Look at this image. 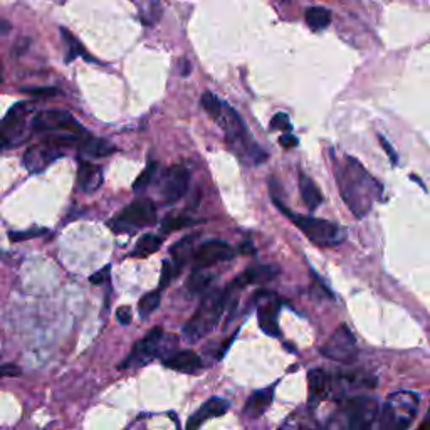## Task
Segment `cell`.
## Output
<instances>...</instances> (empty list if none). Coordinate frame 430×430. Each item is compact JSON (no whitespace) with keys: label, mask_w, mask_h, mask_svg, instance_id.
I'll list each match as a JSON object with an SVG mask.
<instances>
[{"label":"cell","mask_w":430,"mask_h":430,"mask_svg":"<svg viewBox=\"0 0 430 430\" xmlns=\"http://www.w3.org/2000/svg\"><path fill=\"white\" fill-rule=\"evenodd\" d=\"M279 274V267L273 266V264H259V266L249 267L247 271H244L240 276H237L231 284L225 288L227 296H236L240 289H244L249 284H261V282H269L273 281Z\"/></svg>","instance_id":"15"},{"label":"cell","mask_w":430,"mask_h":430,"mask_svg":"<svg viewBox=\"0 0 430 430\" xmlns=\"http://www.w3.org/2000/svg\"><path fill=\"white\" fill-rule=\"evenodd\" d=\"M195 240V236H190V237H185V239L180 240V242H177L175 246L172 247V258L173 261L172 266H173V273H175V276H179L180 271H182V267L185 266V262H187V258L188 254H190V249H192V244H194Z\"/></svg>","instance_id":"25"},{"label":"cell","mask_w":430,"mask_h":430,"mask_svg":"<svg viewBox=\"0 0 430 430\" xmlns=\"http://www.w3.org/2000/svg\"><path fill=\"white\" fill-rule=\"evenodd\" d=\"M288 217L293 224L299 229L313 244L321 247H335L345 240V231L338 224H333L324 218L309 217V215H299L289 212Z\"/></svg>","instance_id":"5"},{"label":"cell","mask_w":430,"mask_h":430,"mask_svg":"<svg viewBox=\"0 0 430 430\" xmlns=\"http://www.w3.org/2000/svg\"><path fill=\"white\" fill-rule=\"evenodd\" d=\"M61 32H63L64 41H66L67 47H69V54H67L66 63H71L74 58H78V56H86V52H84V49H82L81 43H79V41L73 36V34H71L69 31H66V29H61ZM86 58H88V56H86Z\"/></svg>","instance_id":"31"},{"label":"cell","mask_w":430,"mask_h":430,"mask_svg":"<svg viewBox=\"0 0 430 430\" xmlns=\"http://www.w3.org/2000/svg\"><path fill=\"white\" fill-rule=\"evenodd\" d=\"M157 220V209L148 199L131 202L122 214L109 220V227L115 232H133L138 229L153 225Z\"/></svg>","instance_id":"6"},{"label":"cell","mask_w":430,"mask_h":430,"mask_svg":"<svg viewBox=\"0 0 430 430\" xmlns=\"http://www.w3.org/2000/svg\"><path fill=\"white\" fill-rule=\"evenodd\" d=\"M0 375H7V376H19L21 375V370L14 365H7V367L0 368Z\"/></svg>","instance_id":"43"},{"label":"cell","mask_w":430,"mask_h":430,"mask_svg":"<svg viewBox=\"0 0 430 430\" xmlns=\"http://www.w3.org/2000/svg\"><path fill=\"white\" fill-rule=\"evenodd\" d=\"M161 339H163V330L161 328H153L145 335L139 341H137L131 348L130 354L120 363V370L128 368H139L145 367L146 363L153 361L160 353Z\"/></svg>","instance_id":"10"},{"label":"cell","mask_w":430,"mask_h":430,"mask_svg":"<svg viewBox=\"0 0 430 430\" xmlns=\"http://www.w3.org/2000/svg\"><path fill=\"white\" fill-rule=\"evenodd\" d=\"M188 182H190V173L182 165H173L167 170L161 183V195L168 203L177 202L187 194Z\"/></svg>","instance_id":"16"},{"label":"cell","mask_w":430,"mask_h":430,"mask_svg":"<svg viewBox=\"0 0 430 430\" xmlns=\"http://www.w3.org/2000/svg\"><path fill=\"white\" fill-rule=\"evenodd\" d=\"M380 143H382L383 150H385V152H387L388 158H390V160H392V163L397 165L398 163V157H397V152H395V150H394V146L388 145V142L383 137H380Z\"/></svg>","instance_id":"41"},{"label":"cell","mask_w":430,"mask_h":430,"mask_svg":"<svg viewBox=\"0 0 430 430\" xmlns=\"http://www.w3.org/2000/svg\"><path fill=\"white\" fill-rule=\"evenodd\" d=\"M420 430H429V418H425V420H424V424H422V427H420Z\"/></svg>","instance_id":"45"},{"label":"cell","mask_w":430,"mask_h":430,"mask_svg":"<svg viewBox=\"0 0 430 430\" xmlns=\"http://www.w3.org/2000/svg\"><path fill=\"white\" fill-rule=\"evenodd\" d=\"M212 281H214L212 274L203 273V269H197L190 278H188L185 288H187V291L190 293L192 296H197V294L205 293L207 289H209V286L212 284Z\"/></svg>","instance_id":"27"},{"label":"cell","mask_w":430,"mask_h":430,"mask_svg":"<svg viewBox=\"0 0 430 430\" xmlns=\"http://www.w3.org/2000/svg\"><path fill=\"white\" fill-rule=\"evenodd\" d=\"M418 412V395L398 390L388 395L380 414L378 430H407Z\"/></svg>","instance_id":"3"},{"label":"cell","mask_w":430,"mask_h":430,"mask_svg":"<svg viewBox=\"0 0 430 430\" xmlns=\"http://www.w3.org/2000/svg\"><path fill=\"white\" fill-rule=\"evenodd\" d=\"M227 306V296L225 291H210L199 304L197 311L190 319L185 323L182 335L188 343H197L199 339L210 333L217 323L220 321L222 313Z\"/></svg>","instance_id":"2"},{"label":"cell","mask_w":430,"mask_h":430,"mask_svg":"<svg viewBox=\"0 0 430 430\" xmlns=\"http://www.w3.org/2000/svg\"><path fill=\"white\" fill-rule=\"evenodd\" d=\"M32 130L56 135H84V130L78 123V120L66 109H46V111L37 113L32 120Z\"/></svg>","instance_id":"9"},{"label":"cell","mask_w":430,"mask_h":430,"mask_svg":"<svg viewBox=\"0 0 430 430\" xmlns=\"http://www.w3.org/2000/svg\"><path fill=\"white\" fill-rule=\"evenodd\" d=\"M200 104H202V108L205 109L207 115H209L210 118L214 120V122H217V120L220 118L222 106H224V103H222V101L218 100V98L215 96L214 93H210V91L203 93L202 98H200Z\"/></svg>","instance_id":"29"},{"label":"cell","mask_w":430,"mask_h":430,"mask_svg":"<svg viewBox=\"0 0 430 430\" xmlns=\"http://www.w3.org/2000/svg\"><path fill=\"white\" fill-rule=\"evenodd\" d=\"M116 319H118L122 324H130L131 319H133V315H131V308L122 306L116 309Z\"/></svg>","instance_id":"38"},{"label":"cell","mask_w":430,"mask_h":430,"mask_svg":"<svg viewBox=\"0 0 430 430\" xmlns=\"http://www.w3.org/2000/svg\"><path fill=\"white\" fill-rule=\"evenodd\" d=\"M281 430H321V429H319L318 422H316L311 415L297 412L293 414L291 417L286 420V424L282 425Z\"/></svg>","instance_id":"28"},{"label":"cell","mask_w":430,"mask_h":430,"mask_svg":"<svg viewBox=\"0 0 430 430\" xmlns=\"http://www.w3.org/2000/svg\"><path fill=\"white\" fill-rule=\"evenodd\" d=\"M0 82H2V67H0Z\"/></svg>","instance_id":"46"},{"label":"cell","mask_w":430,"mask_h":430,"mask_svg":"<svg viewBox=\"0 0 430 430\" xmlns=\"http://www.w3.org/2000/svg\"><path fill=\"white\" fill-rule=\"evenodd\" d=\"M236 256L234 249L224 240H207L200 244L194 252V266L197 269H207L214 264L229 261Z\"/></svg>","instance_id":"13"},{"label":"cell","mask_w":430,"mask_h":430,"mask_svg":"<svg viewBox=\"0 0 430 430\" xmlns=\"http://www.w3.org/2000/svg\"><path fill=\"white\" fill-rule=\"evenodd\" d=\"M161 244H163V239L160 236H157V234H145V236H142L138 239L131 256L133 258H148V256L155 254L161 247Z\"/></svg>","instance_id":"26"},{"label":"cell","mask_w":430,"mask_h":430,"mask_svg":"<svg viewBox=\"0 0 430 430\" xmlns=\"http://www.w3.org/2000/svg\"><path fill=\"white\" fill-rule=\"evenodd\" d=\"M299 192L301 197H303L304 205L308 207L309 210H316L323 202V194L318 188V185L313 182L308 175L301 173L299 175Z\"/></svg>","instance_id":"22"},{"label":"cell","mask_w":430,"mask_h":430,"mask_svg":"<svg viewBox=\"0 0 430 430\" xmlns=\"http://www.w3.org/2000/svg\"><path fill=\"white\" fill-rule=\"evenodd\" d=\"M79 150L82 153L88 155V157H108L113 152H116L115 146L111 143L106 142V139L101 138H82L81 143H79Z\"/></svg>","instance_id":"23"},{"label":"cell","mask_w":430,"mask_h":430,"mask_svg":"<svg viewBox=\"0 0 430 430\" xmlns=\"http://www.w3.org/2000/svg\"><path fill=\"white\" fill-rule=\"evenodd\" d=\"M229 407L231 405H229V402L225 398L220 397L209 398L202 407H200L197 412L192 415V417H188L185 430H199L207 420H210V418L222 417L224 414H227Z\"/></svg>","instance_id":"17"},{"label":"cell","mask_w":430,"mask_h":430,"mask_svg":"<svg viewBox=\"0 0 430 430\" xmlns=\"http://www.w3.org/2000/svg\"><path fill=\"white\" fill-rule=\"evenodd\" d=\"M319 352L328 360L346 365L353 363L358 357L357 339H354V335L346 324H339L337 330H335V333L330 337V339L321 346Z\"/></svg>","instance_id":"8"},{"label":"cell","mask_w":430,"mask_h":430,"mask_svg":"<svg viewBox=\"0 0 430 430\" xmlns=\"http://www.w3.org/2000/svg\"><path fill=\"white\" fill-rule=\"evenodd\" d=\"M279 309H281V301L278 299L276 294L273 293H259L258 294V319L259 326L267 337L278 338L281 335L279 330Z\"/></svg>","instance_id":"12"},{"label":"cell","mask_w":430,"mask_h":430,"mask_svg":"<svg viewBox=\"0 0 430 430\" xmlns=\"http://www.w3.org/2000/svg\"><path fill=\"white\" fill-rule=\"evenodd\" d=\"M378 415V402L372 397H353L343 403L345 430H373Z\"/></svg>","instance_id":"7"},{"label":"cell","mask_w":430,"mask_h":430,"mask_svg":"<svg viewBox=\"0 0 430 430\" xmlns=\"http://www.w3.org/2000/svg\"><path fill=\"white\" fill-rule=\"evenodd\" d=\"M271 128L273 130H282V131H291L293 124L289 122V116L286 113H276L271 120Z\"/></svg>","instance_id":"35"},{"label":"cell","mask_w":430,"mask_h":430,"mask_svg":"<svg viewBox=\"0 0 430 430\" xmlns=\"http://www.w3.org/2000/svg\"><path fill=\"white\" fill-rule=\"evenodd\" d=\"M304 21H306L308 27L311 31H323V29H326L331 24V12L324 9V7H309L306 14H304Z\"/></svg>","instance_id":"24"},{"label":"cell","mask_w":430,"mask_h":430,"mask_svg":"<svg viewBox=\"0 0 430 430\" xmlns=\"http://www.w3.org/2000/svg\"><path fill=\"white\" fill-rule=\"evenodd\" d=\"M108 274H109V266H106V267H103V269L100 271V273H96V274H93L91 278H89V281L93 282V284H103L104 281H106V278H108Z\"/></svg>","instance_id":"42"},{"label":"cell","mask_w":430,"mask_h":430,"mask_svg":"<svg viewBox=\"0 0 430 430\" xmlns=\"http://www.w3.org/2000/svg\"><path fill=\"white\" fill-rule=\"evenodd\" d=\"M31 111L32 106L27 103H19L10 109L7 118L0 123V146H16L29 137L25 118Z\"/></svg>","instance_id":"11"},{"label":"cell","mask_w":430,"mask_h":430,"mask_svg":"<svg viewBox=\"0 0 430 430\" xmlns=\"http://www.w3.org/2000/svg\"><path fill=\"white\" fill-rule=\"evenodd\" d=\"M177 278L175 273H173V266L172 262L168 261H163V267H161V278H160V291L161 289H165L167 286L172 282V279Z\"/></svg>","instance_id":"37"},{"label":"cell","mask_w":430,"mask_h":430,"mask_svg":"<svg viewBox=\"0 0 430 430\" xmlns=\"http://www.w3.org/2000/svg\"><path fill=\"white\" fill-rule=\"evenodd\" d=\"M163 365L167 368L175 370V372L187 373V375H192V373H197L202 370V360L192 350H182V352L173 353L172 357H168L163 361Z\"/></svg>","instance_id":"20"},{"label":"cell","mask_w":430,"mask_h":430,"mask_svg":"<svg viewBox=\"0 0 430 430\" xmlns=\"http://www.w3.org/2000/svg\"><path fill=\"white\" fill-rule=\"evenodd\" d=\"M274 398V387L262 388V390L254 392L247 400L246 407H244V414L251 418H259L261 415L269 409Z\"/></svg>","instance_id":"21"},{"label":"cell","mask_w":430,"mask_h":430,"mask_svg":"<svg viewBox=\"0 0 430 430\" xmlns=\"http://www.w3.org/2000/svg\"><path fill=\"white\" fill-rule=\"evenodd\" d=\"M335 177L343 202L354 217L363 218L380 199L382 185L353 157H345L343 161L335 160Z\"/></svg>","instance_id":"1"},{"label":"cell","mask_w":430,"mask_h":430,"mask_svg":"<svg viewBox=\"0 0 430 430\" xmlns=\"http://www.w3.org/2000/svg\"><path fill=\"white\" fill-rule=\"evenodd\" d=\"M297 143H299L297 138L291 133H286L279 138V145H281L282 148H294V146H297Z\"/></svg>","instance_id":"39"},{"label":"cell","mask_w":430,"mask_h":430,"mask_svg":"<svg viewBox=\"0 0 430 430\" xmlns=\"http://www.w3.org/2000/svg\"><path fill=\"white\" fill-rule=\"evenodd\" d=\"M25 93L34 94V96H52V94H58V89L56 88H31L24 89Z\"/></svg>","instance_id":"40"},{"label":"cell","mask_w":430,"mask_h":430,"mask_svg":"<svg viewBox=\"0 0 430 430\" xmlns=\"http://www.w3.org/2000/svg\"><path fill=\"white\" fill-rule=\"evenodd\" d=\"M308 387H309V407L315 409L323 398L328 397L331 390V378L323 368H315L308 373Z\"/></svg>","instance_id":"18"},{"label":"cell","mask_w":430,"mask_h":430,"mask_svg":"<svg viewBox=\"0 0 430 430\" xmlns=\"http://www.w3.org/2000/svg\"><path fill=\"white\" fill-rule=\"evenodd\" d=\"M160 304V289L158 291L146 293L145 296H142V299L138 301V313L143 319L148 318L150 315L158 308Z\"/></svg>","instance_id":"30"},{"label":"cell","mask_w":430,"mask_h":430,"mask_svg":"<svg viewBox=\"0 0 430 430\" xmlns=\"http://www.w3.org/2000/svg\"><path fill=\"white\" fill-rule=\"evenodd\" d=\"M157 168H158L157 161H150V163L146 165V168L143 170L142 173H139V177L137 179V182L133 183V190H137V192L145 190V188L148 187L150 183H152L155 173H157Z\"/></svg>","instance_id":"32"},{"label":"cell","mask_w":430,"mask_h":430,"mask_svg":"<svg viewBox=\"0 0 430 430\" xmlns=\"http://www.w3.org/2000/svg\"><path fill=\"white\" fill-rule=\"evenodd\" d=\"M46 234V229H29V231H22V232H10V239L14 242H19V240H27L32 239V237H39Z\"/></svg>","instance_id":"36"},{"label":"cell","mask_w":430,"mask_h":430,"mask_svg":"<svg viewBox=\"0 0 430 430\" xmlns=\"http://www.w3.org/2000/svg\"><path fill=\"white\" fill-rule=\"evenodd\" d=\"M217 123L220 124L222 130H224L229 145L234 146V148L242 150L244 155L251 158L252 163L259 165L267 160L266 152H264L261 146H259L256 142H252V138L249 137L246 124H244L242 118L237 115L236 109L224 103L220 118L217 120Z\"/></svg>","instance_id":"4"},{"label":"cell","mask_w":430,"mask_h":430,"mask_svg":"<svg viewBox=\"0 0 430 430\" xmlns=\"http://www.w3.org/2000/svg\"><path fill=\"white\" fill-rule=\"evenodd\" d=\"M139 7L142 14H145L146 22H155V19L160 16V5H158L157 0H131Z\"/></svg>","instance_id":"33"},{"label":"cell","mask_w":430,"mask_h":430,"mask_svg":"<svg viewBox=\"0 0 430 430\" xmlns=\"http://www.w3.org/2000/svg\"><path fill=\"white\" fill-rule=\"evenodd\" d=\"M194 224H195V220H192V218H188V217H170L163 222V224H161V227H163L165 234H168V232L179 231V229L188 227V225H194Z\"/></svg>","instance_id":"34"},{"label":"cell","mask_w":430,"mask_h":430,"mask_svg":"<svg viewBox=\"0 0 430 430\" xmlns=\"http://www.w3.org/2000/svg\"><path fill=\"white\" fill-rule=\"evenodd\" d=\"M240 251H242V252H251V254H252V252H254V249H252L251 244H246V246H244V249H240Z\"/></svg>","instance_id":"44"},{"label":"cell","mask_w":430,"mask_h":430,"mask_svg":"<svg viewBox=\"0 0 430 430\" xmlns=\"http://www.w3.org/2000/svg\"><path fill=\"white\" fill-rule=\"evenodd\" d=\"M61 157H63L61 148H58V146H54L52 143L44 139L43 143L29 146V148L25 150L22 161H24V167L27 168L29 172L39 173L44 172L49 165L54 163V161Z\"/></svg>","instance_id":"14"},{"label":"cell","mask_w":430,"mask_h":430,"mask_svg":"<svg viewBox=\"0 0 430 430\" xmlns=\"http://www.w3.org/2000/svg\"><path fill=\"white\" fill-rule=\"evenodd\" d=\"M78 185L84 194H94L103 185V170L91 161H79Z\"/></svg>","instance_id":"19"}]
</instances>
